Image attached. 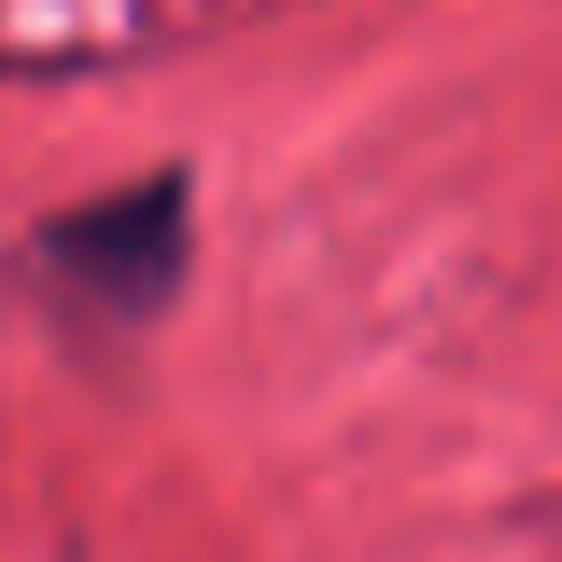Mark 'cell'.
Instances as JSON below:
<instances>
[{
    "label": "cell",
    "instance_id": "obj_1",
    "mask_svg": "<svg viewBox=\"0 0 562 562\" xmlns=\"http://www.w3.org/2000/svg\"><path fill=\"white\" fill-rule=\"evenodd\" d=\"M36 257L108 321L143 328V321L171 314L192 271V171L165 165L114 192H93L79 206L43 214Z\"/></svg>",
    "mask_w": 562,
    "mask_h": 562
}]
</instances>
